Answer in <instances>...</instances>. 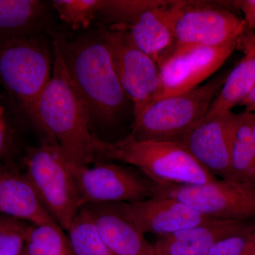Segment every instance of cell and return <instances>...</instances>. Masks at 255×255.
Returning a JSON list of instances; mask_svg holds the SVG:
<instances>
[{"instance_id": "6da1fadb", "label": "cell", "mask_w": 255, "mask_h": 255, "mask_svg": "<svg viewBox=\"0 0 255 255\" xmlns=\"http://www.w3.org/2000/svg\"><path fill=\"white\" fill-rule=\"evenodd\" d=\"M53 52L51 79L37 107L36 128L44 142L59 145L70 163L90 166L96 160L90 114L55 46Z\"/></svg>"}, {"instance_id": "7a4b0ae2", "label": "cell", "mask_w": 255, "mask_h": 255, "mask_svg": "<svg viewBox=\"0 0 255 255\" xmlns=\"http://www.w3.org/2000/svg\"><path fill=\"white\" fill-rule=\"evenodd\" d=\"M65 68L94 122L110 125L130 100L114 68L110 48L101 36L84 35L73 40L55 36Z\"/></svg>"}, {"instance_id": "3957f363", "label": "cell", "mask_w": 255, "mask_h": 255, "mask_svg": "<svg viewBox=\"0 0 255 255\" xmlns=\"http://www.w3.org/2000/svg\"><path fill=\"white\" fill-rule=\"evenodd\" d=\"M96 161H118L140 169L155 185H200L216 180L178 140H142L130 136L107 142L95 136Z\"/></svg>"}, {"instance_id": "277c9868", "label": "cell", "mask_w": 255, "mask_h": 255, "mask_svg": "<svg viewBox=\"0 0 255 255\" xmlns=\"http://www.w3.org/2000/svg\"><path fill=\"white\" fill-rule=\"evenodd\" d=\"M227 75L221 74L190 91L152 102L134 119L128 136L137 141L179 140L205 118Z\"/></svg>"}, {"instance_id": "5b68a950", "label": "cell", "mask_w": 255, "mask_h": 255, "mask_svg": "<svg viewBox=\"0 0 255 255\" xmlns=\"http://www.w3.org/2000/svg\"><path fill=\"white\" fill-rule=\"evenodd\" d=\"M52 72L48 47L36 36L0 41V83L36 128L38 101Z\"/></svg>"}, {"instance_id": "8992f818", "label": "cell", "mask_w": 255, "mask_h": 255, "mask_svg": "<svg viewBox=\"0 0 255 255\" xmlns=\"http://www.w3.org/2000/svg\"><path fill=\"white\" fill-rule=\"evenodd\" d=\"M26 174L52 217L65 231L82 208L75 178L59 145L44 142L28 150Z\"/></svg>"}, {"instance_id": "52a82bcc", "label": "cell", "mask_w": 255, "mask_h": 255, "mask_svg": "<svg viewBox=\"0 0 255 255\" xmlns=\"http://www.w3.org/2000/svg\"><path fill=\"white\" fill-rule=\"evenodd\" d=\"M153 196L180 201L216 219H255V188L233 181L218 178L200 185H155Z\"/></svg>"}, {"instance_id": "ba28073f", "label": "cell", "mask_w": 255, "mask_h": 255, "mask_svg": "<svg viewBox=\"0 0 255 255\" xmlns=\"http://www.w3.org/2000/svg\"><path fill=\"white\" fill-rule=\"evenodd\" d=\"M92 166L70 163L82 207L89 204L132 203L152 197L155 184L145 175L111 161Z\"/></svg>"}, {"instance_id": "9c48e42d", "label": "cell", "mask_w": 255, "mask_h": 255, "mask_svg": "<svg viewBox=\"0 0 255 255\" xmlns=\"http://www.w3.org/2000/svg\"><path fill=\"white\" fill-rule=\"evenodd\" d=\"M121 85L133 106L134 119L157 98L160 91L158 65L132 44L124 30L102 27Z\"/></svg>"}, {"instance_id": "30bf717a", "label": "cell", "mask_w": 255, "mask_h": 255, "mask_svg": "<svg viewBox=\"0 0 255 255\" xmlns=\"http://www.w3.org/2000/svg\"><path fill=\"white\" fill-rule=\"evenodd\" d=\"M238 43L174 47L159 63L160 91L155 101L200 86L222 67Z\"/></svg>"}, {"instance_id": "8fae6325", "label": "cell", "mask_w": 255, "mask_h": 255, "mask_svg": "<svg viewBox=\"0 0 255 255\" xmlns=\"http://www.w3.org/2000/svg\"><path fill=\"white\" fill-rule=\"evenodd\" d=\"M246 28V20L229 9L182 1L174 21L173 48L223 46L239 41Z\"/></svg>"}, {"instance_id": "7c38bea8", "label": "cell", "mask_w": 255, "mask_h": 255, "mask_svg": "<svg viewBox=\"0 0 255 255\" xmlns=\"http://www.w3.org/2000/svg\"><path fill=\"white\" fill-rule=\"evenodd\" d=\"M110 204L142 234L152 233L156 237L219 220L169 198L153 196L137 202Z\"/></svg>"}, {"instance_id": "4fadbf2b", "label": "cell", "mask_w": 255, "mask_h": 255, "mask_svg": "<svg viewBox=\"0 0 255 255\" xmlns=\"http://www.w3.org/2000/svg\"><path fill=\"white\" fill-rule=\"evenodd\" d=\"M236 117L231 111L204 119L178 140L210 173L229 181H232L231 146Z\"/></svg>"}, {"instance_id": "5bb4252c", "label": "cell", "mask_w": 255, "mask_h": 255, "mask_svg": "<svg viewBox=\"0 0 255 255\" xmlns=\"http://www.w3.org/2000/svg\"><path fill=\"white\" fill-rule=\"evenodd\" d=\"M181 3L155 0L130 26L116 29L127 32L132 44L159 65L174 46V21Z\"/></svg>"}, {"instance_id": "9a60e30c", "label": "cell", "mask_w": 255, "mask_h": 255, "mask_svg": "<svg viewBox=\"0 0 255 255\" xmlns=\"http://www.w3.org/2000/svg\"><path fill=\"white\" fill-rule=\"evenodd\" d=\"M255 219L214 220L157 237L155 255H206L221 240L248 227Z\"/></svg>"}, {"instance_id": "2e32d148", "label": "cell", "mask_w": 255, "mask_h": 255, "mask_svg": "<svg viewBox=\"0 0 255 255\" xmlns=\"http://www.w3.org/2000/svg\"><path fill=\"white\" fill-rule=\"evenodd\" d=\"M114 255H155L153 245L110 203L84 206Z\"/></svg>"}, {"instance_id": "e0dca14e", "label": "cell", "mask_w": 255, "mask_h": 255, "mask_svg": "<svg viewBox=\"0 0 255 255\" xmlns=\"http://www.w3.org/2000/svg\"><path fill=\"white\" fill-rule=\"evenodd\" d=\"M0 214L28 221L34 226L58 223L42 204L25 173L1 168Z\"/></svg>"}, {"instance_id": "ac0fdd59", "label": "cell", "mask_w": 255, "mask_h": 255, "mask_svg": "<svg viewBox=\"0 0 255 255\" xmlns=\"http://www.w3.org/2000/svg\"><path fill=\"white\" fill-rule=\"evenodd\" d=\"M243 50L241 61L226 77L219 93L210 107L204 119H211L231 112L255 86V31L248 27L238 41V48Z\"/></svg>"}, {"instance_id": "d6986e66", "label": "cell", "mask_w": 255, "mask_h": 255, "mask_svg": "<svg viewBox=\"0 0 255 255\" xmlns=\"http://www.w3.org/2000/svg\"><path fill=\"white\" fill-rule=\"evenodd\" d=\"M46 8L38 0H0V41L36 36L44 25Z\"/></svg>"}, {"instance_id": "ffe728a7", "label": "cell", "mask_w": 255, "mask_h": 255, "mask_svg": "<svg viewBox=\"0 0 255 255\" xmlns=\"http://www.w3.org/2000/svg\"><path fill=\"white\" fill-rule=\"evenodd\" d=\"M252 112L237 114L231 146L232 181L255 188V150L251 130Z\"/></svg>"}, {"instance_id": "44dd1931", "label": "cell", "mask_w": 255, "mask_h": 255, "mask_svg": "<svg viewBox=\"0 0 255 255\" xmlns=\"http://www.w3.org/2000/svg\"><path fill=\"white\" fill-rule=\"evenodd\" d=\"M67 232L75 255H114L106 246L93 220L84 207Z\"/></svg>"}, {"instance_id": "7402d4cb", "label": "cell", "mask_w": 255, "mask_h": 255, "mask_svg": "<svg viewBox=\"0 0 255 255\" xmlns=\"http://www.w3.org/2000/svg\"><path fill=\"white\" fill-rule=\"evenodd\" d=\"M23 253L26 255H75L68 236L58 223L31 225Z\"/></svg>"}, {"instance_id": "603a6c76", "label": "cell", "mask_w": 255, "mask_h": 255, "mask_svg": "<svg viewBox=\"0 0 255 255\" xmlns=\"http://www.w3.org/2000/svg\"><path fill=\"white\" fill-rule=\"evenodd\" d=\"M155 2V0H103L97 17L102 18L106 27L125 28Z\"/></svg>"}, {"instance_id": "cb8c5ba5", "label": "cell", "mask_w": 255, "mask_h": 255, "mask_svg": "<svg viewBox=\"0 0 255 255\" xmlns=\"http://www.w3.org/2000/svg\"><path fill=\"white\" fill-rule=\"evenodd\" d=\"M103 0H54L53 6L61 21L73 29H86L98 16Z\"/></svg>"}, {"instance_id": "d4e9b609", "label": "cell", "mask_w": 255, "mask_h": 255, "mask_svg": "<svg viewBox=\"0 0 255 255\" xmlns=\"http://www.w3.org/2000/svg\"><path fill=\"white\" fill-rule=\"evenodd\" d=\"M31 226L21 220L0 214V255H21Z\"/></svg>"}, {"instance_id": "484cf974", "label": "cell", "mask_w": 255, "mask_h": 255, "mask_svg": "<svg viewBox=\"0 0 255 255\" xmlns=\"http://www.w3.org/2000/svg\"><path fill=\"white\" fill-rule=\"evenodd\" d=\"M255 247V220L248 227L221 240L206 255H249Z\"/></svg>"}, {"instance_id": "4316f807", "label": "cell", "mask_w": 255, "mask_h": 255, "mask_svg": "<svg viewBox=\"0 0 255 255\" xmlns=\"http://www.w3.org/2000/svg\"><path fill=\"white\" fill-rule=\"evenodd\" d=\"M235 7L241 10L244 14L248 27L255 31V0H241L233 1Z\"/></svg>"}, {"instance_id": "83f0119b", "label": "cell", "mask_w": 255, "mask_h": 255, "mask_svg": "<svg viewBox=\"0 0 255 255\" xmlns=\"http://www.w3.org/2000/svg\"><path fill=\"white\" fill-rule=\"evenodd\" d=\"M9 133L5 124L3 112L0 113V157L4 155L9 147Z\"/></svg>"}, {"instance_id": "f1b7e54d", "label": "cell", "mask_w": 255, "mask_h": 255, "mask_svg": "<svg viewBox=\"0 0 255 255\" xmlns=\"http://www.w3.org/2000/svg\"><path fill=\"white\" fill-rule=\"evenodd\" d=\"M241 107L245 108V111L249 112H255V86L247 96L246 99L241 102Z\"/></svg>"}, {"instance_id": "f546056e", "label": "cell", "mask_w": 255, "mask_h": 255, "mask_svg": "<svg viewBox=\"0 0 255 255\" xmlns=\"http://www.w3.org/2000/svg\"><path fill=\"white\" fill-rule=\"evenodd\" d=\"M251 130L252 136H253V144L255 150V112H252L251 116Z\"/></svg>"}, {"instance_id": "4dcf8cb0", "label": "cell", "mask_w": 255, "mask_h": 255, "mask_svg": "<svg viewBox=\"0 0 255 255\" xmlns=\"http://www.w3.org/2000/svg\"><path fill=\"white\" fill-rule=\"evenodd\" d=\"M249 255H255V247L254 248H253V250H252V251L251 252V253H250Z\"/></svg>"}, {"instance_id": "1f68e13d", "label": "cell", "mask_w": 255, "mask_h": 255, "mask_svg": "<svg viewBox=\"0 0 255 255\" xmlns=\"http://www.w3.org/2000/svg\"><path fill=\"white\" fill-rule=\"evenodd\" d=\"M1 112H3V111H2V109L0 108V113H1Z\"/></svg>"}, {"instance_id": "d6a6232c", "label": "cell", "mask_w": 255, "mask_h": 255, "mask_svg": "<svg viewBox=\"0 0 255 255\" xmlns=\"http://www.w3.org/2000/svg\"><path fill=\"white\" fill-rule=\"evenodd\" d=\"M25 255V254H24V253H23V254H22V255Z\"/></svg>"}]
</instances>
